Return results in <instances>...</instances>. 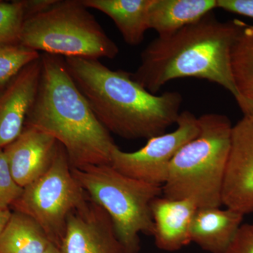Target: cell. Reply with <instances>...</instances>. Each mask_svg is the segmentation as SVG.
I'll return each mask as SVG.
<instances>
[{"instance_id": "1", "label": "cell", "mask_w": 253, "mask_h": 253, "mask_svg": "<svg viewBox=\"0 0 253 253\" xmlns=\"http://www.w3.org/2000/svg\"><path fill=\"white\" fill-rule=\"evenodd\" d=\"M73 81L108 131L126 139H149L176 124L183 98L179 91L154 94L124 70L98 59L65 58Z\"/></svg>"}, {"instance_id": "2", "label": "cell", "mask_w": 253, "mask_h": 253, "mask_svg": "<svg viewBox=\"0 0 253 253\" xmlns=\"http://www.w3.org/2000/svg\"><path fill=\"white\" fill-rule=\"evenodd\" d=\"M243 23L237 19L222 22L211 12L170 36L158 37L141 51L133 79L157 94L173 80L198 78L216 83L237 97L231 51Z\"/></svg>"}, {"instance_id": "3", "label": "cell", "mask_w": 253, "mask_h": 253, "mask_svg": "<svg viewBox=\"0 0 253 253\" xmlns=\"http://www.w3.org/2000/svg\"><path fill=\"white\" fill-rule=\"evenodd\" d=\"M41 60L39 87L25 126L46 133L62 145L71 168L111 166L116 144L78 89L64 59L42 54Z\"/></svg>"}, {"instance_id": "4", "label": "cell", "mask_w": 253, "mask_h": 253, "mask_svg": "<svg viewBox=\"0 0 253 253\" xmlns=\"http://www.w3.org/2000/svg\"><path fill=\"white\" fill-rule=\"evenodd\" d=\"M198 120L199 134L173 158L162 196L190 200L198 208L221 207L233 126L219 113Z\"/></svg>"}, {"instance_id": "5", "label": "cell", "mask_w": 253, "mask_h": 253, "mask_svg": "<svg viewBox=\"0 0 253 253\" xmlns=\"http://www.w3.org/2000/svg\"><path fill=\"white\" fill-rule=\"evenodd\" d=\"M20 44L44 54L113 59L119 48L82 0H56L25 20Z\"/></svg>"}, {"instance_id": "6", "label": "cell", "mask_w": 253, "mask_h": 253, "mask_svg": "<svg viewBox=\"0 0 253 253\" xmlns=\"http://www.w3.org/2000/svg\"><path fill=\"white\" fill-rule=\"evenodd\" d=\"M71 169L90 199L109 214L126 249L138 253L139 234H154L151 206L156 198L162 196V187L126 176L109 165Z\"/></svg>"}, {"instance_id": "7", "label": "cell", "mask_w": 253, "mask_h": 253, "mask_svg": "<svg viewBox=\"0 0 253 253\" xmlns=\"http://www.w3.org/2000/svg\"><path fill=\"white\" fill-rule=\"evenodd\" d=\"M87 198L73 176L66 150L59 143L49 169L23 188L11 208L32 218L50 242L61 249L68 215Z\"/></svg>"}, {"instance_id": "8", "label": "cell", "mask_w": 253, "mask_h": 253, "mask_svg": "<svg viewBox=\"0 0 253 253\" xmlns=\"http://www.w3.org/2000/svg\"><path fill=\"white\" fill-rule=\"evenodd\" d=\"M176 125L174 131L148 139L144 146L134 152H125L116 145L111 166L126 176L162 187L173 158L199 132V120L189 111L181 112Z\"/></svg>"}, {"instance_id": "9", "label": "cell", "mask_w": 253, "mask_h": 253, "mask_svg": "<svg viewBox=\"0 0 253 253\" xmlns=\"http://www.w3.org/2000/svg\"><path fill=\"white\" fill-rule=\"evenodd\" d=\"M60 249L62 253H131L109 214L89 196L68 215Z\"/></svg>"}, {"instance_id": "10", "label": "cell", "mask_w": 253, "mask_h": 253, "mask_svg": "<svg viewBox=\"0 0 253 253\" xmlns=\"http://www.w3.org/2000/svg\"><path fill=\"white\" fill-rule=\"evenodd\" d=\"M222 205L244 215L253 212V118L233 126Z\"/></svg>"}, {"instance_id": "11", "label": "cell", "mask_w": 253, "mask_h": 253, "mask_svg": "<svg viewBox=\"0 0 253 253\" xmlns=\"http://www.w3.org/2000/svg\"><path fill=\"white\" fill-rule=\"evenodd\" d=\"M41 72V56L21 70L0 91V149L22 132L36 100Z\"/></svg>"}, {"instance_id": "12", "label": "cell", "mask_w": 253, "mask_h": 253, "mask_svg": "<svg viewBox=\"0 0 253 253\" xmlns=\"http://www.w3.org/2000/svg\"><path fill=\"white\" fill-rule=\"evenodd\" d=\"M59 142L52 136L24 126L22 132L3 151L15 181L26 187L47 171Z\"/></svg>"}, {"instance_id": "13", "label": "cell", "mask_w": 253, "mask_h": 253, "mask_svg": "<svg viewBox=\"0 0 253 253\" xmlns=\"http://www.w3.org/2000/svg\"><path fill=\"white\" fill-rule=\"evenodd\" d=\"M197 208L188 199H169L161 196L153 201V236L158 249L174 252L191 242L190 230Z\"/></svg>"}, {"instance_id": "14", "label": "cell", "mask_w": 253, "mask_h": 253, "mask_svg": "<svg viewBox=\"0 0 253 253\" xmlns=\"http://www.w3.org/2000/svg\"><path fill=\"white\" fill-rule=\"evenodd\" d=\"M244 214L226 208H197L191 223V242L211 253H223L242 225Z\"/></svg>"}, {"instance_id": "15", "label": "cell", "mask_w": 253, "mask_h": 253, "mask_svg": "<svg viewBox=\"0 0 253 253\" xmlns=\"http://www.w3.org/2000/svg\"><path fill=\"white\" fill-rule=\"evenodd\" d=\"M88 9L112 19L123 40L131 46L142 43L149 30V9L153 0H82Z\"/></svg>"}, {"instance_id": "16", "label": "cell", "mask_w": 253, "mask_h": 253, "mask_svg": "<svg viewBox=\"0 0 253 253\" xmlns=\"http://www.w3.org/2000/svg\"><path fill=\"white\" fill-rule=\"evenodd\" d=\"M217 7V0H153L149 28L158 37L169 36L199 21Z\"/></svg>"}, {"instance_id": "17", "label": "cell", "mask_w": 253, "mask_h": 253, "mask_svg": "<svg viewBox=\"0 0 253 253\" xmlns=\"http://www.w3.org/2000/svg\"><path fill=\"white\" fill-rule=\"evenodd\" d=\"M50 243L36 221L14 211L0 234V253H43Z\"/></svg>"}, {"instance_id": "18", "label": "cell", "mask_w": 253, "mask_h": 253, "mask_svg": "<svg viewBox=\"0 0 253 253\" xmlns=\"http://www.w3.org/2000/svg\"><path fill=\"white\" fill-rule=\"evenodd\" d=\"M231 68L240 93L253 91V26L243 23L231 51Z\"/></svg>"}, {"instance_id": "19", "label": "cell", "mask_w": 253, "mask_h": 253, "mask_svg": "<svg viewBox=\"0 0 253 253\" xmlns=\"http://www.w3.org/2000/svg\"><path fill=\"white\" fill-rule=\"evenodd\" d=\"M41 56L38 51L20 43L0 45V91L21 70Z\"/></svg>"}, {"instance_id": "20", "label": "cell", "mask_w": 253, "mask_h": 253, "mask_svg": "<svg viewBox=\"0 0 253 253\" xmlns=\"http://www.w3.org/2000/svg\"><path fill=\"white\" fill-rule=\"evenodd\" d=\"M26 18L24 1H0V45L20 43L21 31Z\"/></svg>"}, {"instance_id": "21", "label": "cell", "mask_w": 253, "mask_h": 253, "mask_svg": "<svg viewBox=\"0 0 253 253\" xmlns=\"http://www.w3.org/2000/svg\"><path fill=\"white\" fill-rule=\"evenodd\" d=\"M15 181L3 149H0V208H11L22 194Z\"/></svg>"}, {"instance_id": "22", "label": "cell", "mask_w": 253, "mask_h": 253, "mask_svg": "<svg viewBox=\"0 0 253 253\" xmlns=\"http://www.w3.org/2000/svg\"><path fill=\"white\" fill-rule=\"evenodd\" d=\"M223 253H253V227L252 224L240 226L234 239Z\"/></svg>"}, {"instance_id": "23", "label": "cell", "mask_w": 253, "mask_h": 253, "mask_svg": "<svg viewBox=\"0 0 253 253\" xmlns=\"http://www.w3.org/2000/svg\"><path fill=\"white\" fill-rule=\"evenodd\" d=\"M217 7L253 18V0H217Z\"/></svg>"}, {"instance_id": "24", "label": "cell", "mask_w": 253, "mask_h": 253, "mask_svg": "<svg viewBox=\"0 0 253 253\" xmlns=\"http://www.w3.org/2000/svg\"><path fill=\"white\" fill-rule=\"evenodd\" d=\"M235 99L244 116L253 118V91L240 93Z\"/></svg>"}, {"instance_id": "25", "label": "cell", "mask_w": 253, "mask_h": 253, "mask_svg": "<svg viewBox=\"0 0 253 253\" xmlns=\"http://www.w3.org/2000/svg\"><path fill=\"white\" fill-rule=\"evenodd\" d=\"M11 214H12V212H11V208H0V234L7 224Z\"/></svg>"}, {"instance_id": "26", "label": "cell", "mask_w": 253, "mask_h": 253, "mask_svg": "<svg viewBox=\"0 0 253 253\" xmlns=\"http://www.w3.org/2000/svg\"><path fill=\"white\" fill-rule=\"evenodd\" d=\"M43 253H62L61 249L58 248L57 246H55L52 243H50L49 246H47L45 251Z\"/></svg>"}, {"instance_id": "27", "label": "cell", "mask_w": 253, "mask_h": 253, "mask_svg": "<svg viewBox=\"0 0 253 253\" xmlns=\"http://www.w3.org/2000/svg\"><path fill=\"white\" fill-rule=\"evenodd\" d=\"M253 227V224H252Z\"/></svg>"}]
</instances>
